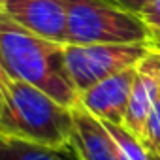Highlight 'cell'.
Returning a JSON list of instances; mask_svg holds the SVG:
<instances>
[{
    "label": "cell",
    "instance_id": "1",
    "mask_svg": "<svg viewBox=\"0 0 160 160\" xmlns=\"http://www.w3.org/2000/svg\"><path fill=\"white\" fill-rule=\"evenodd\" d=\"M0 66L10 77L42 89L62 106L79 104V92L66 68L64 45L40 38L4 12H0Z\"/></svg>",
    "mask_w": 160,
    "mask_h": 160
},
{
    "label": "cell",
    "instance_id": "2",
    "mask_svg": "<svg viewBox=\"0 0 160 160\" xmlns=\"http://www.w3.org/2000/svg\"><path fill=\"white\" fill-rule=\"evenodd\" d=\"M73 134L72 108L62 106L42 89L6 77L2 85L0 138L45 147H66Z\"/></svg>",
    "mask_w": 160,
    "mask_h": 160
},
{
    "label": "cell",
    "instance_id": "3",
    "mask_svg": "<svg viewBox=\"0 0 160 160\" xmlns=\"http://www.w3.org/2000/svg\"><path fill=\"white\" fill-rule=\"evenodd\" d=\"M68 43H147V30L138 13L111 0H66Z\"/></svg>",
    "mask_w": 160,
    "mask_h": 160
},
{
    "label": "cell",
    "instance_id": "4",
    "mask_svg": "<svg viewBox=\"0 0 160 160\" xmlns=\"http://www.w3.org/2000/svg\"><path fill=\"white\" fill-rule=\"evenodd\" d=\"M149 51L147 43H98L64 45V60L70 79L81 94L98 81L134 68Z\"/></svg>",
    "mask_w": 160,
    "mask_h": 160
},
{
    "label": "cell",
    "instance_id": "5",
    "mask_svg": "<svg viewBox=\"0 0 160 160\" xmlns=\"http://www.w3.org/2000/svg\"><path fill=\"white\" fill-rule=\"evenodd\" d=\"M0 12L40 38L68 43L66 0H0Z\"/></svg>",
    "mask_w": 160,
    "mask_h": 160
},
{
    "label": "cell",
    "instance_id": "6",
    "mask_svg": "<svg viewBox=\"0 0 160 160\" xmlns=\"http://www.w3.org/2000/svg\"><path fill=\"white\" fill-rule=\"evenodd\" d=\"M160 94V53L149 49L145 57L136 64L134 83L124 119V128L139 141L145 134L147 119Z\"/></svg>",
    "mask_w": 160,
    "mask_h": 160
},
{
    "label": "cell",
    "instance_id": "7",
    "mask_svg": "<svg viewBox=\"0 0 160 160\" xmlns=\"http://www.w3.org/2000/svg\"><path fill=\"white\" fill-rule=\"evenodd\" d=\"M134 70L136 66L89 87L79 94V106L85 108L96 119L124 126L134 83Z\"/></svg>",
    "mask_w": 160,
    "mask_h": 160
},
{
    "label": "cell",
    "instance_id": "8",
    "mask_svg": "<svg viewBox=\"0 0 160 160\" xmlns=\"http://www.w3.org/2000/svg\"><path fill=\"white\" fill-rule=\"evenodd\" d=\"M72 113L73 134L70 145L79 160H121L119 151L100 119L91 115L79 104L72 108Z\"/></svg>",
    "mask_w": 160,
    "mask_h": 160
},
{
    "label": "cell",
    "instance_id": "9",
    "mask_svg": "<svg viewBox=\"0 0 160 160\" xmlns=\"http://www.w3.org/2000/svg\"><path fill=\"white\" fill-rule=\"evenodd\" d=\"M0 160H79L72 145L45 147L21 139L0 138Z\"/></svg>",
    "mask_w": 160,
    "mask_h": 160
},
{
    "label": "cell",
    "instance_id": "10",
    "mask_svg": "<svg viewBox=\"0 0 160 160\" xmlns=\"http://www.w3.org/2000/svg\"><path fill=\"white\" fill-rule=\"evenodd\" d=\"M102 124L109 132V136H111V139H113V143L119 151L121 160H151L149 151L145 149V145L136 136H132L124 126H119V124H113V122H108V121H102Z\"/></svg>",
    "mask_w": 160,
    "mask_h": 160
},
{
    "label": "cell",
    "instance_id": "11",
    "mask_svg": "<svg viewBox=\"0 0 160 160\" xmlns=\"http://www.w3.org/2000/svg\"><path fill=\"white\" fill-rule=\"evenodd\" d=\"M141 143L149 151L151 160H160V94L152 106V111L145 124V134Z\"/></svg>",
    "mask_w": 160,
    "mask_h": 160
},
{
    "label": "cell",
    "instance_id": "12",
    "mask_svg": "<svg viewBox=\"0 0 160 160\" xmlns=\"http://www.w3.org/2000/svg\"><path fill=\"white\" fill-rule=\"evenodd\" d=\"M139 19L147 30V45L152 51L160 53V0H152L139 13Z\"/></svg>",
    "mask_w": 160,
    "mask_h": 160
},
{
    "label": "cell",
    "instance_id": "13",
    "mask_svg": "<svg viewBox=\"0 0 160 160\" xmlns=\"http://www.w3.org/2000/svg\"><path fill=\"white\" fill-rule=\"evenodd\" d=\"M111 2H115V4H119L121 8L130 10V12H134V13H139L147 4L152 2V0H111Z\"/></svg>",
    "mask_w": 160,
    "mask_h": 160
},
{
    "label": "cell",
    "instance_id": "14",
    "mask_svg": "<svg viewBox=\"0 0 160 160\" xmlns=\"http://www.w3.org/2000/svg\"><path fill=\"white\" fill-rule=\"evenodd\" d=\"M6 77H8V73L2 70V66H0V100H2V85L6 81Z\"/></svg>",
    "mask_w": 160,
    "mask_h": 160
},
{
    "label": "cell",
    "instance_id": "15",
    "mask_svg": "<svg viewBox=\"0 0 160 160\" xmlns=\"http://www.w3.org/2000/svg\"><path fill=\"white\" fill-rule=\"evenodd\" d=\"M0 109H2V100H0Z\"/></svg>",
    "mask_w": 160,
    "mask_h": 160
}]
</instances>
